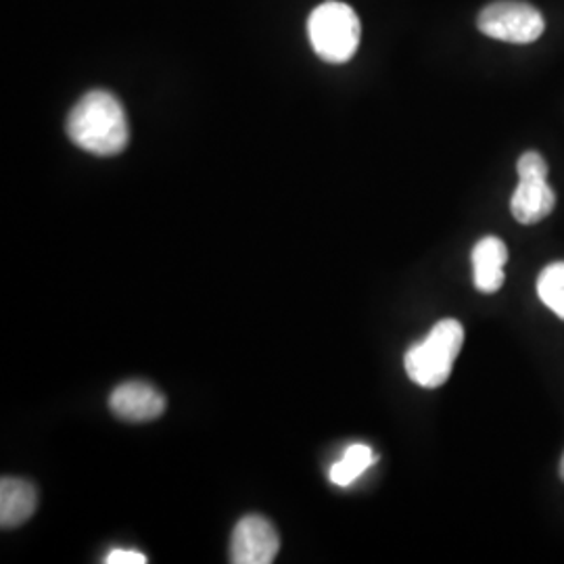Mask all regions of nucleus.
I'll return each instance as SVG.
<instances>
[{
  "label": "nucleus",
  "mask_w": 564,
  "mask_h": 564,
  "mask_svg": "<svg viewBox=\"0 0 564 564\" xmlns=\"http://www.w3.org/2000/svg\"><path fill=\"white\" fill-rule=\"evenodd\" d=\"M67 137L86 153L99 158L118 155L130 141L121 102L107 90H90L69 111Z\"/></svg>",
  "instance_id": "f257e3e1"
},
{
  "label": "nucleus",
  "mask_w": 564,
  "mask_h": 564,
  "mask_svg": "<svg viewBox=\"0 0 564 564\" xmlns=\"http://www.w3.org/2000/svg\"><path fill=\"white\" fill-rule=\"evenodd\" d=\"M464 345L463 324L454 318L440 321L424 341L408 349L403 364L410 381L424 389H435L449 379Z\"/></svg>",
  "instance_id": "f03ea898"
},
{
  "label": "nucleus",
  "mask_w": 564,
  "mask_h": 564,
  "mask_svg": "<svg viewBox=\"0 0 564 564\" xmlns=\"http://www.w3.org/2000/svg\"><path fill=\"white\" fill-rule=\"evenodd\" d=\"M307 39L321 59L341 65L356 55L362 39V25L349 4L326 0L307 18Z\"/></svg>",
  "instance_id": "7ed1b4c3"
},
{
  "label": "nucleus",
  "mask_w": 564,
  "mask_h": 564,
  "mask_svg": "<svg viewBox=\"0 0 564 564\" xmlns=\"http://www.w3.org/2000/svg\"><path fill=\"white\" fill-rule=\"evenodd\" d=\"M485 36L512 44H529L544 34L542 13L521 0H496L477 18Z\"/></svg>",
  "instance_id": "20e7f679"
},
{
  "label": "nucleus",
  "mask_w": 564,
  "mask_h": 564,
  "mask_svg": "<svg viewBox=\"0 0 564 564\" xmlns=\"http://www.w3.org/2000/svg\"><path fill=\"white\" fill-rule=\"evenodd\" d=\"M281 540L274 524L260 514L241 519L230 542V561L235 564H270L276 561Z\"/></svg>",
  "instance_id": "39448f33"
},
{
  "label": "nucleus",
  "mask_w": 564,
  "mask_h": 564,
  "mask_svg": "<svg viewBox=\"0 0 564 564\" xmlns=\"http://www.w3.org/2000/svg\"><path fill=\"white\" fill-rule=\"evenodd\" d=\"M111 412L130 423H149L160 419L165 412V398L153 384L142 381L123 383L109 398Z\"/></svg>",
  "instance_id": "423d86ee"
},
{
  "label": "nucleus",
  "mask_w": 564,
  "mask_h": 564,
  "mask_svg": "<svg viewBox=\"0 0 564 564\" xmlns=\"http://www.w3.org/2000/svg\"><path fill=\"white\" fill-rule=\"evenodd\" d=\"M556 195L544 176L519 178L517 191L510 199V212L517 223L538 224L554 212Z\"/></svg>",
  "instance_id": "0eeeda50"
},
{
  "label": "nucleus",
  "mask_w": 564,
  "mask_h": 564,
  "mask_svg": "<svg viewBox=\"0 0 564 564\" xmlns=\"http://www.w3.org/2000/svg\"><path fill=\"white\" fill-rule=\"evenodd\" d=\"M508 262V247L498 237H485L473 249L475 286L481 293H496L506 281L505 265Z\"/></svg>",
  "instance_id": "6e6552de"
},
{
  "label": "nucleus",
  "mask_w": 564,
  "mask_h": 564,
  "mask_svg": "<svg viewBox=\"0 0 564 564\" xmlns=\"http://www.w3.org/2000/svg\"><path fill=\"white\" fill-rule=\"evenodd\" d=\"M39 506L36 487L15 477H2L0 481V524L2 529H11L25 523Z\"/></svg>",
  "instance_id": "1a4fd4ad"
},
{
  "label": "nucleus",
  "mask_w": 564,
  "mask_h": 564,
  "mask_svg": "<svg viewBox=\"0 0 564 564\" xmlns=\"http://www.w3.org/2000/svg\"><path fill=\"white\" fill-rule=\"evenodd\" d=\"M379 460V456L364 444L349 445L343 454L341 460L330 466V481L339 487H349L358 477H362L364 473Z\"/></svg>",
  "instance_id": "9d476101"
},
{
  "label": "nucleus",
  "mask_w": 564,
  "mask_h": 564,
  "mask_svg": "<svg viewBox=\"0 0 564 564\" xmlns=\"http://www.w3.org/2000/svg\"><path fill=\"white\" fill-rule=\"evenodd\" d=\"M540 300L564 321V262L550 263L538 279Z\"/></svg>",
  "instance_id": "9b49d317"
},
{
  "label": "nucleus",
  "mask_w": 564,
  "mask_h": 564,
  "mask_svg": "<svg viewBox=\"0 0 564 564\" xmlns=\"http://www.w3.org/2000/svg\"><path fill=\"white\" fill-rule=\"evenodd\" d=\"M517 172H519V178H529V176H544V178H547V163L540 153L527 151L517 163Z\"/></svg>",
  "instance_id": "f8f14e48"
},
{
  "label": "nucleus",
  "mask_w": 564,
  "mask_h": 564,
  "mask_svg": "<svg viewBox=\"0 0 564 564\" xmlns=\"http://www.w3.org/2000/svg\"><path fill=\"white\" fill-rule=\"evenodd\" d=\"M107 564H144L147 556L142 552H134V550H113L107 554L105 558Z\"/></svg>",
  "instance_id": "ddd939ff"
},
{
  "label": "nucleus",
  "mask_w": 564,
  "mask_h": 564,
  "mask_svg": "<svg viewBox=\"0 0 564 564\" xmlns=\"http://www.w3.org/2000/svg\"><path fill=\"white\" fill-rule=\"evenodd\" d=\"M561 479L564 481V454L563 458H561Z\"/></svg>",
  "instance_id": "4468645a"
}]
</instances>
